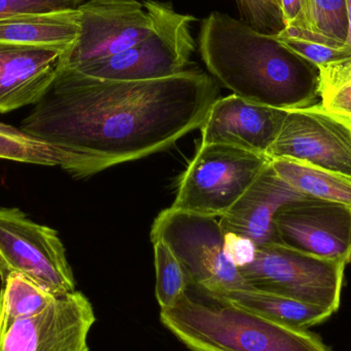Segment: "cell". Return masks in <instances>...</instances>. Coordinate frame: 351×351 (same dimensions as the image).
Returning <instances> with one entry per match:
<instances>
[{"label":"cell","instance_id":"obj_1","mask_svg":"<svg viewBox=\"0 0 351 351\" xmlns=\"http://www.w3.org/2000/svg\"><path fill=\"white\" fill-rule=\"evenodd\" d=\"M218 99L216 80L202 70L134 82L64 65L20 128L86 156L101 172L170 148L202 128Z\"/></svg>","mask_w":351,"mask_h":351},{"label":"cell","instance_id":"obj_2","mask_svg":"<svg viewBox=\"0 0 351 351\" xmlns=\"http://www.w3.org/2000/svg\"><path fill=\"white\" fill-rule=\"evenodd\" d=\"M197 41L210 76L235 96L285 110L319 102L317 66L287 49L276 34L213 12L202 21Z\"/></svg>","mask_w":351,"mask_h":351},{"label":"cell","instance_id":"obj_3","mask_svg":"<svg viewBox=\"0 0 351 351\" xmlns=\"http://www.w3.org/2000/svg\"><path fill=\"white\" fill-rule=\"evenodd\" d=\"M160 319L191 351H333L317 334L272 321L194 286L174 306L160 311Z\"/></svg>","mask_w":351,"mask_h":351},{"label":"cell","instance_id":"obj_4","mask_svg":"<svg viewBox=\"0 0 351 351\" xmlns=\"http://www.w3.org/2000/svg\"><path fill=\"white\" fill-rule=\"evenodd\" d=\"M143 4L152 19L145 39L123 53L72 69L93 77L134 82L170 77L188 70L196 49L192 36L195 16L176 12L171 2L145 0Z\"/></svg>","mask_w":351,"mask_h":351},{"label":"cell","instance_id":"obj_5","mask_svg":"<svg viewBox=\"0 0 351 351\" xmlns=\"http://www.w3.org/2000/svg\"><path fill=\"white\" fill-rule=\"evenodd\" d=\"M270 162L268 156L232 146L200 144L182 175L172 208L206 216H223Z\"/></svg>","mask_w":351,"mask_h":351},{"label":"cell","instance_id":"obj_6","mask_svg":"<svg viewBox=\"0 0 351 351\" xmlns=\"http://www.w3.org/2000/svg\"><path fill=\"white\" fill-rule=\"evenodd\" d=\"M346 265L301 253L278 243L258 245L255 259L239 268L247 286L336 313Z\"/></svg>","mask_w":351,"mask_h":351},{"label":"cell","instance_id":"obj_7","mask_svg":"<svg viewBox=\"0 0 351 351\" xmlns=\"http://www.w3.org/2000/svg\"><path fill=\"white\" fill-rule=\"evenodd\" d=\"M152 241L166 243L183 266L190 286L213 293L247 288L239 270L225 257L224 231L216 217L171 206L160 213L150 232Z\"/></svg>","mask_w":351,"mask_h":351},{"label":"cell","instance_id":"obj_8","mask_svg":"<svg viewBox=\"0 0 351 351\" xmlns=\"http://www.w3.org/2000/svg\"><path fill=\"white\" fill-rule=\"evenodd\" d=\"M16 272L57 294L76 291L66 249L55 229L18 208H0V280Z\"/></svg>","mask_w":351,"mask_h":351},{"label":"cell","instance_id":"obj_9","mask_svg":"<svg viewBox=\"0 0 351 351\" xmlns=\"http://www.w3.org/2000/svg\"><path fill=\"white\" fill-rule=\"evenodd\" d=\"M267 156L303 162L351 179L350 129L319 103L291 109Z\"/></svg>","mask_w":351,"mask_h":351},{"label":"cell","instance_id":"obj_10","mask_svg":"<svg viewBox=\"0 0 351 351\" xmlns=\"http://www.w3.org/2000/svg\"><path fill=\"white\" fill-rule=\"evenodd\" d=\"M274 243L321 259L351 264V206L303 197L274 216Z\"/></svg>","mask_w":351,"mask_h":351},{"label":"cell","instance_id":"obj_11","mask_svg":"<svg viewBox=\"0 0 351 351\" xmlns=\"http://www.w3.org/2000/svg\"><path fill=\"white\" fill-rule=\"evenodd\" d=\"M78 12L80 34L66 55L69 68L123 53L152 31V19L138 0H86Z\"/></svg>","mask_w":351,"mask_h":351},{"label":"cell","instance_id":"obj_12","mask_svg":"<svg viewBox=\"0 0 351 351\" xmlns=\"http://www.w3.org/2000/svg\"><path fill=\"white\" fill-rule=\"evenodd\" d=\"M94 307L82 292L60 295L45 311L0 332V351H90Z\"/></svg>","mask_w":351,"mask_h":351},{"label":"cell","instance_id":"obj_13","mask_svg":"<svg viewBox=\"0 0 351 351\" xmlns=\"http://www.w3.org/2000/svg\"><path fill=\"white\" fill-rule=\"evenodd\" d=\"M287 113L233 94L218 99L200 128V144H223L267 156Z\"/></svg>","mask_w":351,"mask_h":351},{"label":"cell","instance_id":"obj_14","mask_svg":"<svg viewBox=\"0 0 351 351\" xmlns=\"http://www.w3.org/2000/svg\"><path fill=\"white\" fill-rule=\"evenodd\" d=\"M68 51L0 41V114L36 104L65 65Z\"/></svg>","mask_w":351,"mask_h":351},{"label":"cell","instance_id":"obj_15","mask_svg":"<svg viewBox=\"0 0 351 351\" xmlns=\"http://www.w3.org/2000/svg\"><path fill=\"white\" fill-rule=\"evenodd\" d=\"M303 197L306 196L276 175L270 162L219 222L224 232L249 237L257 245L274 243L276 213L285 204Z\"/></svg>","mask_w":351,"mask_h":351},{"label":"cell","instance_id":"obj_16","mask_svg":"<svg viewBox=\"0 0 351 351\" xmlns=\"http://www.w3.org/2000/svg\"><path fill=\"white\" fill-rule=\"evenodd\" d=\"M0 160L39 166L59 167L73 177H88L100 172L86 156L55 145L23 131L21 128L0 123Z\"/></svg>","mask_w":351,"mask_h":351},{"label":"cell","instance_id":"obj_17","mask_svg":"<svg viewBox=\"0 0 351 351\" xmlns=\"http://www.w3.org/2000/svg\"><path fill=\"white\" fill-rule=\"evenodd\" d=\"M80 12L24 14L0 21V41L70 49L80 34Z\"/></svg>","mask_w":351,"mask_h":351},{"label":"cell","instance_id":"obj_18","mask_svg":"<svg viewBox=\"0 0 351 351\" xmlns=\"http://www.w3.org/2000/svg\"><path fill=\"white\" fill-rule=\"evenodd\" d=\"M217 294L222 295L239 306L298 329L308 330L321 325L334 315L329 309L251 287Z\"/></svg>","mask_w":351,"mask_h":351},{"label":"cell","instance_id":"obj_19","mask_svg":"<svg viewBox=\"0 0 351 351\" xmlns=\"http://www.w3.org/2000/svg\"><path fill=\"white\" fill-rule=\"evenodd\" d=\"M278 177L306 197L339 202L351 206V179L303 162L271 160Z\"/></svg>","mask_w":351,"mask_h":351},{"label":"cell","instance_id":"obj_20","mask_svg":"<svg viewBox=\"0 0 351 351\" xmlns=\"http://www.w3.org/2000/svg\"><path fill=\"white\" fill-rule=\"evenodd\" d=\"M282 32L331 47H346L348 37L346 0H304L300 26L285 28Z\"/></svg>","mask_w":351,"mask_h":351},{"label":"cell","instance_id":"obj_21","mask_svg":"<svg viewBox=\"0 0 351 351\" xmlns=\"http://www.w3.org/2000/svg\"><path fill=\"white\" fill-rule=\"evenodd\" d=\"M62 294L51 292L23 274H8L0 289V332L20 319L34 317L51 306Z\"/></svg>","mask_w":351,"mask_h":351},{"label":"cell","instance_id":"obj_22","mask_svg":"<svg viewBox=\"0 0 351 351\" xmlns=\"http://www.w3.org/2000/svg\"><path fill=\"white\" fill-rule=\"evenodd\" d=\"M319 104L339 119H351V58L317 66Z\"/></svg>","mask_w":351,"mask_h":351},{"label":"cell","instance_id":"obj_23","mask_svg":"<svg viewBox=\"0 0 351 351\" xmlns=\"http://www.w3.org/2000/svg\"><path fill=\"white\" fill-rule=\"evenodd\" d=\"M152 243L156 274V296L160 311H166L183 298L190 282L183 266L170 247L160 239Z\"/></svg>","mask_w":351,"mask_h":351},{"label":"cell","instance_id":"obj_24","mask_svg":"<svg viewBox=\"0 0 351 351\" xmlns=\"http://www.w3.org/2000/svg\"><path fill=\"white\" fill-rule=\"evenodd\" d=\"M241 20L265 34H278L285 29L282 8L276 0H234Z\"/></svg>","mask_w":351,"mask_h":351},{"label":"cell","instance_id":"obj_25","mask_svg":"<svg viewBox=\"0 0 351 351\" xmlns=\"http://www.w3.org/2000/svg\"><path fill=\"white\" fill-rule=\"evenodd\" d=\"M276 37L287 49L317 67L351 58V49L346 47H331L309 39L290 36L282 32L276 34Z\"/></svg>","mask_w":351,"mask_h":351},{"label":"cell","instance_id":"obj_26","mask_svg":"<svg viewBox=\"0 0 351 351\" xmlns=\"http://www.w3.org/2000/svg\"><path fill=\"white\" fill-rule=\"evenodd\" d=\"M86 0H0V21L43 12L77 10Z\"/></svg>","mask_w":351,"mask_h":351},{"label":"cell","instance_id":"obj_27","mask_svg":"<svg viewBox=\"0 0 351 351\" xmlns=\"http://www.w3.org/2000/svg\"><path fill=\"white\" fill-rule=\"evenodd\" d=\"M257 247L249 237L233 232H224L223 251L225 257L237 269L245 267L254 261Z\"/></svg>","mask_w":351,"mask_h":351},{"label":"cell","instance_id":"obj_28","mask_svg":"<svg viewBox=\"0 0 351 351\" xmlns=\"http://www.w3.org/2000/svg\"><path fill=\"white\" fill-rule=\"evenodd\" d=\"M285 28H297L302 22L304 0H280Z\"/></svg>","mask_w":351,"mask_h":351},{"label":"cell","instance_id":"obj_29","mask_svg":"<svg viewBox=\"0 0 351 351\" xmlns=\"http://www.w3.org/2000/svg\"><path fill=\"white\" fill-rule=\"evenodd\" d=\"M346 8L348 14V37L346 40V47L351 49V0H346Z\"/></svg>","mask_w":351,"mask_h":351},{"label":"cell","instance_id":"obj_30","mask_svg":"<svg viewBox=\"0 0 351 351\" xmlns=\"http://www.w3.org/2000/svg\"><path fill=\"white\" fill-rule=\"evenodd\" d=\"M342 121H344V123H346V125H348V128H350V132H351V119H341Z\"/></svg>","mask_w":351,"mask_h":351},{"label":"cell","instance_id":"obj_31","mask_svg":"<svg viewBox=\"0 0 351 351\" xmlns=\"http://www.w3.org/2000/svg\"><path fill=\"white\" fill-rule=\"evenodd\" d=\"M276 1H278V3H280V0H276Z\"/></svg>","mask_w":351,"mask_h":351}]
</instances>
